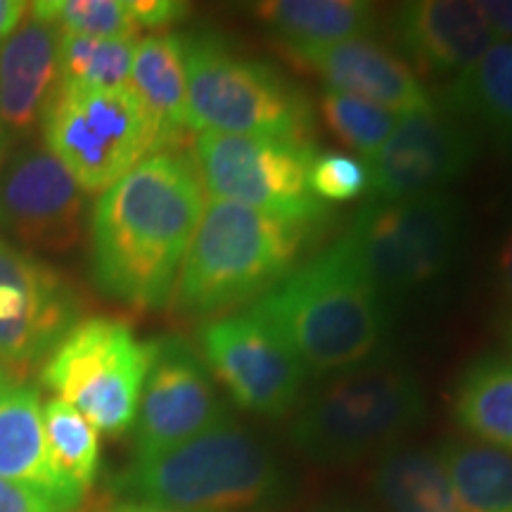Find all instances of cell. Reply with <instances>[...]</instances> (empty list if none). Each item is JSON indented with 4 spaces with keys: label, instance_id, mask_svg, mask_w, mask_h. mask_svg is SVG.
<instances>
[{
    "label": "cell",
    "instance_id": "cell-1",
    "mask_svg": "<svg viewBox=\"0 0 512 512\" xmlns=\"http://www.w3.org/2000/svg\"><path fill=\"white\" fill-rule=\"evenodd\" d=\"M195 162L155 152L110 185L91 214V275L100 292L136 309L174 299L204 211Z\"/></svg>",
    "mask_w": 512,
    "mask_h": 512
},
{
    "label": "cell",
    "instance_id": "cell-2",
    "mask_svg": "<svg viewBox=\"0 0 512 512\" xmlns=\"http://www.w3.org/2000/svg\"><path fill=\"white\" fill-rule=\"evenodd\" d=\"M252 306L316 377L373 361L389 332V306L344 238L294 268Z\"/></svg>",
    "mask_w": 512,
    "mask_h": 512
},
{
    "label": "cell",
    "instance_id": "cell-3",
    "mask_svg": "<svg viewBox=\"0 0 512 512\" xmlns=\"http://www.w3.org/2000/svg\"><path fill=\"white\" fill-rule=\"evenodd\" d=\"M309 230V223L235 202H207L171 299L176 311L185 318H219L261 299L294 271Z\"/></svg>",
    "mask_w": 512,
    "mask_h": 512
},
{
    "label": "cell",
    "instance_id": "cell-4",
    "mask_svg": "<svg viewBox=\"0 0 512 512\" xmlns=\"http://www.w3.org/2000/svg\"><path fill=\"white\" fill-rule=\"evenodd\" d=\"M287 477L275 453L233 418L162 456L133 460L117 491L133 503L188 512H235L271 505Z\"/></svg>",
    "mask_w": 512,
    "mask_h": 512
},
{
    "label": "cell",
    "instance_id": "cell-5",
    "mask_svg": "<svg viewBox=\"0 0 512 512\" xmlns=\"http://www.w3.org/2000/svg\"><path fill=\"white\" fill-rule=\"evenodd\" d=\"M418 375L382 354L328 377L299 403L290 427L294 448L313 463L347 465L380 458L425 420Z\"/></svg>",
    "mask_w": 512,
    "mask_h": 512
},
{
    "label": "cell",
    "instance_id": "cell-6",
    "mask_svg": "<svg viewBox=\"0 0 512 512\" xmlns=\"http://www.w3.org/2000/svg\"><path fill=\"white\" fill-rule=\"evenodd\" d=\"M190 128L226 136L311 143V102L271 64L249 60L219 36H183Z\"/></svg>",
    "mask_w": 512,
    "mask_h": 512
},
{
    "label": "cell",
    "instance_id": "cell-7",
    "mask_svg": "<svg viewBox=\"0 0 512 512\" xmlns=\"http://www.w3.org/2000/svg\"><path fill=\"white\" fill-rule=\"evenodd\" d=\"M463 223V204L446 190L373 200L358 209L344 242L384 304H403L434 290L451 273Z\"/></svg>",
    "mask_w": 512,
    "mask_h": 512
},
{
    "label": "cell",
    "instance_id": "cell-8",
    "mask_svg": "<svg viewBox=\"0 0 512 512\" xmlns=\"http://www.w3.org/2000/svg\"><path fill=\"white\" fill-rule=\"evenodd\" d=\"M46 150L83 192H105L133 166L166 147L162 131L131 88L62 86L41 119Z\"/></svg>",
    "mask_w": 512,
    "mask_h": 512
},
{
    "label": "cell",
    "instance_id": "cell-9",
    "mask_svg": "<svg viewBox=\"0 0 512 512\" xmlns=\"http://www.w3.org/2000/svg\"><path fill=\"white\" fill-rule=\"evenodd\" d=\"M152 363V342H140L124 320L93 316L76 323L41 370V384L67 401L107 437L133 430Z\"/></svg>",
    "mask_w": 512,
    "mask_h": 512
},
{
    "label": "cell",
    "instance_id": "cell-10",
    "mask_svg": "<svg viewBox=\"0 0 512 512\" xmlns=\"http://www.w3.org/2000/svg\"><path fill=\"white\" fill-rule=\"evenodd\" d=\"M313 155L311 143L200 133L192 162L211 200L311 226L325 216V204L313 197L309 185Z\"/></svg>",
    "mask_w": 512,
    "mask_h": 512
},
{
    "label": "cell",
    "instance_id": "cell-11",
    "mask_svg": "<svg viewBox=\"0 0 512 512\" xmlns=\"http://www.w3.org/2000/svg\"><path fill=\"white\" fill-rule=\"evenodd\" d=\"M197 337L202 361L245 411L283 418L302 399L309 373L254 306L207 320Z\"/></svg>",
    "mask_w": 512,
    "mask_h": 512
},
{
    "label": "cell",
    "instance_id": "cell-12",
    "mask_svg": "<svg viewBox=\"0 0 512 512\" xmlns=\"http://www.w3.org/2000/svg\"><path fill=\"white\" fill-rule=\"evenodd\" d=\"M81 311V294L57 268L0 242V361L19 375L48 361Z\"/></svg>",
    "mask_w": 512,
    "mask_h": 512
},
{
    "label": "cell",
    "instance_id": "cell-13",
    "mask_svg": "<svg viewBox=\"0 0 512 512\" xmlns=\"http://www.w3.org/2000/svg\"><path fill=\"white\" fill-rule=\"evenodd\" d=\"M228 418L202 356L181 337L152 339V363L133 425L136 460L162 456Z\"/></svg>",
    "mask_w": 512,
    "mask_h": 512
},
{
    "label": "cell",
    "instance_id": "cell-14",
    "mask_svg": "<svg viewBox=\"0 0 512 512\" xmlns=\"http://www.w3.org/2000/svg\"><path fill=\"white\" fill-rule=\"evenodd\" d=\"M479 138L451 112L403 114L380 150L368 159L370 192L375 200L444 192L475 164Z\"/></svg>",
    "mask_w": 512,
    "mask_h": 512
},
{
    "label": "cell",
    "instance_id": "cell-15",
    "mask_svg": "<svg viewBox=\"0 0 512 512\" xmlns=\"http://www.w3.org/2000/svg\"><path fill=\"white\" fill-rule=\"evenodd\" d=\"M0 221L34 252H72L86 228V192L46 145H27L0 181Z\"/></svg>",
    "mask_w": 512,
    "mask_h": 512
},
{
    "label": "cell",
    "instance_id": "cell-16",
    "mask_svg": "<svg viewBox=\"0 0 512 512\" xmlns=\"http://www.w3.org/2000/svg\"><path fill=\"white\" fill-rule=\"evenodd\" d=\"M401 57L430 79H458L496 46V36L479 10L465 0H415L389 17Z\"/></svg>",
    "mask_w": 512,
    "mask_h": 512
},
{
    "label": "cell",
    "instance_id": "cell-17",
    "mask_svg": "<svg viewBox=\"0 0 512 512\" xmlns=\"http://www.w3.org/2000/svg\"><path fill=\"white\" fill-rule=\"evenodd\" d=\"M306 72L318 76L328 91L368 100L399 114L432 110L434 102L411 64L373 38H351L318 48H283Z\"/></svg>",
    "mask_w": 512,
    "mask_h": 512
},
{
    "label": "cell",
    "instance_id": "cell-18",
    "mask_svg": "<svg viewBox=\"0 0 512 512\" xmlns=\"http://www.w3.org/2000/svg\"><path fill=\"white\" fill-rule=\"evenodd\" d=\"M60 31L29 17L0 43V128L29 136L60 83Z\"/></svg>",
    "mask_w": 512,
    "mask_h": 512
},
{
    "label": "cell",
    "instance_id": "cell-19",
    "mask_svg": "<svg viewBox=\"0 0 512 512\" xmlns=\"http://www.w3.org/2000/svg\"><path fill=\"white\" fill-rule=\"evenodd\" d=\"M0 479L29 486L62 512L81 508L50 463L41 394L29 382H19L0 396Z\"/></svg>",
    "mask_w": 512,
    "mask_h": 512
},
{
    "label": "cell",
    "instance_id": "cell-20",
    "mask_svg": "<svg viewBox=\"0 0 512 512\" xmlns=\"http://www.w3.org/2000/svg\"><path fill=\"white\" fill-rule=\"evenodd\" d=\"M446 110L512 162V41H498L448 83Z\"/></svg>",
    "mask_w": 512,
    "mask_h": 512
},
{
    "label": "cell",
    "instance_id": "cell-21",
    "mask_svg": "<svg viewBox=\"0 0 512 512\" xmlns=\"http://www.w3.org/2000/svg\"><path fill=\"white\" fill-rule=\"evenodd\" d=\"M128 88L159 126L166 145H174V140L190 131L183 36L157 31L138 38Z\"/></svg>",
    "mask_w": 512,
    "mask_h": 512
},
{
    "label": "cell",
    "instance_id": "cell-22",
    "mask_svg": "<svg viewBox=\"0 0 512 512\" xmlns=\"http://www.w3.org/2000/svg\"><path fill=\"white\" fill-rule=\"evenodd\" d=\"M249 12L283 48H318L370 38L377 27L375 5L361 0H266L249 5Z\"/></svg>",
    "mask_w": 512,
    "mask_h": 512
},
{
    "label": "cell",
    "instance_id": "cell-23",
    "mask_svg": "<svg viewBox=\"0 0 512 512\" xmlns=\"http://www.w3.org/2000/svg\"><path fill=\"white\" fill-rule=\"evenodd\" d=\"M373 489L389 512H470L460 501L437 453L403 448L377 458Z\"/></svg>",
    "mask_w": 512,
    "mask_h": 512
},
{
    "label": "cell",
    "instance_id": "cell-24",
    "mask_svg": "<svg viewBox=\"0 0 512 512\" xmlns=\"http://www.w3.org/2000/svg\"><path fill=\"white\" fill-rule=\"evenodd\" d=\"M453 418L482 444L512 456V358L484 356L465 368L453 392Z\"/></svg>",
    "mask_w": 512,
    "mask_h": 512
},
{
    "label": "cell",
    "instance_id": "cell-25",
    "mask_svg": "<svg viewBox=\"0 0 512 512\" xmlns=\"http://www.w3.org/2000/svg\"><path fill=\"white\" fill-rule=\"evenodd\" d=\"M470 512H512V456L482 441L448 439L434 448Z\"/></svg>",
    "mask_w": 512,
    "mask_h": 512
},
{
    "label": "cell",
    "instance_id": "cell-26",
    "mask_svg": "<svg viewBox=\"0 0 512 512\" xmlns=\"http://www.w3.org/2000/svg\"><path fill=\"white\" fill-rule=\"evenodd\" d=\"M43 430L55 475L83 505L100 470L98 430L62 399H50L43 406Z\"/></svg>",
    "mask_w": 512,
    "mask_h": 512
},
{
    "label": "cell",
    "instance_id": "cell-27",
    "mask_svg": "<svg viewBox=\"0 0 512 512\" xmlns=\"http://www.w3.org/2000/svg\"><path fill=\"white\" fill-rule=\"evenodd\" d=\"M138 38L60 34V83L76 88H126Z\"/></svg>",
    "mask_w": 512,
    "mask_h": 512
},
{
    "label": "cell",
    "instance_id": "cell-28",
    "mask_svg": "<svg viewBox=\"0 0 512 512\" xmlns=\"http://www.w3.org/2000/svg\"><path fill=\"white\" fill-rule=\"evenodd\" d=\"M34 19L64 34L100 38H136L140 29L136 0H41L31 3Z\"/></svg>",
    "mask_w": 512,
    "mask_h": 512
},
{
    "label": "cell",
    "instance_id": "cell-29",
    "mask_svg": "<svg viewBox=\"0 0 512 512\" xmlns=\"http://www.w3.org/2000/svg\"><path fill=\"white\" fill-rule=\"evenodd\" d=\"M320 112L332 136L366 159L387 143L401 119L399 114L377 107L373 102L339 91H325L320 95Z\"/></svg>",
    "mask_w": 512,
    "mask_h": 512
},
{
    "label": "cell",
    "instance_id": "cell-30",
    "mask_svg": "<svg viewBox=\"0 0 512 512\" xmlns=\"http://www.w3.org/2000/svg\"><path fill=\"white\" fill-rule=\"evenodd\" d=\"M309 185L318 202H349L370 190L368 164L344 152H316L309 166Z\"/></svg>",
    "mask_w": 512,
    "mask_h": 512
},
{
    "label": "cell",
    "instance_id": "cell-31",
    "mask_svg": "<svg viewBox=\"0 0 512 512\" xmlns=\"http://www.w3.org/2000/svg\"><path fill=\"white\" fill-rule=\"evenodd\" d=\"M0 512H62L29 486L0 479Z\"/></svg>",
    "mask_w": 512,
    "mask_h": 512
},
{
    "label": "cell",
    "instance_id": "cell-32",
    "mask_svg": "<svg viewBox=\"0 0 512 512\" xmlns=\"http://www.w3.org/2000/svg\"><path fill=\"white\" fill-rule=\"evenodd\" d=\"M479 10L496 41H512V0H482Z\"/></svg>",
    "mask_w": 512,
    "mask_h": 512
},
{
    "label": "cell",
    "instance_id": "cell-33",
    "mask_svg": "<svg viewBox=\"0 0 512 512\" xmlns=\"http://www.w3.org/2000/svg\"><path fill=\"white\" fill-rule=\"evenodd\" d=\"M29 15V5L22 0H0V43L8 41L22 27L24 17Z\"/></svg>",
    "mask_w": 512,
    "mask_h": 512
},
{
    "label": "cell",
    "instance_id": "cell-34",
    "mask_svg": "<svg viewBox=\"0 0 512 512\" xmlns=\"http://www.w3.org/2000/svg\"><path fill=\"white\" fill-rule=\"evenodd\" d=\"M498 280H501L505 297L512 302V228L505 233L503 245L498 249Z\"/></svg>",
    "mask_w": 512,
    "mask_h": 512
},
{
    "label": "cell",
    "instance_id": "cell-35",
    "mask_svg": "<svg viewBox=\"0 0 512 512\" xmlns=\"http://www.w3.org/2000/svg\"><path fill=\"white\" fill-rule=\"evenodd\" d=\"M19 382H24L22 375H19L15 368H10L8 363L0 361V396H3L8 389H12Z\"/></svg>",
    "mask_w": 512,
    "mask_h": 512
},
{
    "label": "cell",
    "instance_id": "cell-36",
    "mask_svg": "<svg viewBox=\"0 0 512 512\" xmlns=\"http://www.w3.org/2000/svg\"><path fill=\"white\" fill-rule=\"evenodd\" d=\"M309 512H368V510L358 508V505L349 501H325L316 505V508H311Z\"/></svg>",
    "mask_w": 512,
    "mask_h": 512
},
{
    "label": "cell",
    "instance_id": "cell-37",
    "mask_svg": "<svg viewBox=\"0 0 512 512\" xmlns=\"http://www.w3.org/2000/svg\"><path fill=\"white\" fill-rule=\"evenodd\" d=\"M110 512H188V510H174V508H159V505H147V503H124L119 508Z\"/></svg>",
    "mask_w": 512,
    "mask_h": 512
},
{
    "label": "cell",
    "instance_id": "cell-38",
    "mask_svg": "<svg viewBox=\"0 0 512 512\" xmlns=\"http://www.w3.org/2000/svg\"><path fill=\"white\" fill-rule=\"evenodd\" d=\"M0 136H3V128H0Z\"/></svg>",
    "mask_w": 512,
    "mask_h": 512
},
{
    "label": "cell",
    "instance_id": "cell-39",
    "mask_svg": "<svg viewBox=\"0 0 512 512\" xmlns=\"http://www.w3.org/2000/svg\"><path fill=\"white\" fill-rule=\"evenodd\" d=\"M510 335H512V328H510Z\"/></svg>",
    "mask_w": 512,
    "mask_h": 512
}]
</instances>
